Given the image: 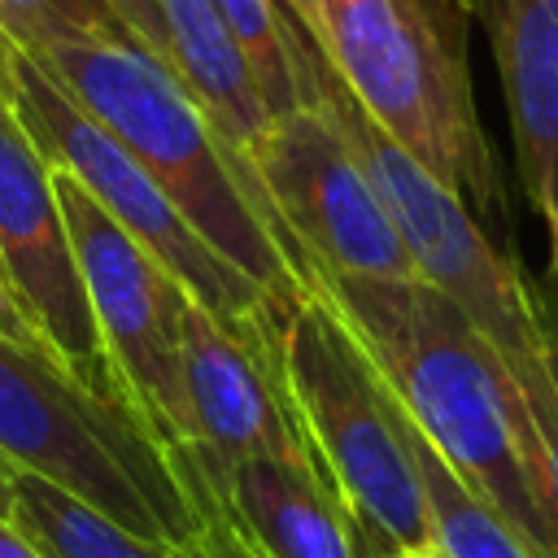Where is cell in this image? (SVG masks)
<instances>
[{"label":"cell","mask_w":558,"mask_h":558,"mask_svg":"<svg viewBox=\"0 0 558 558\" xmlns=\"http://www.w3.org/2000/svg\"><path fill=\"white\" fill-rule=\"evenodd\" d=\"M388 379L414 432L536 554L558 558V514L541 445L493 344L427 283H375L305 270Z\"/></svg>","instance_id":"cell-1"},{"label":"cell","mask_w":558,"mask_h":558,"mask_svg":"<svg viewBox=\"0 0 558 558\" xmlns=\"http://www.w3.org/2000/svg\"><path fill=\"white\" fill-rule=\"evenodd\" d=\"M31 57L166 187L205 244L279 310L305 288L248 157L227 144L166 61L131 35L61 39Z\"/></svg>","instance_id":"cell-2"},{"label":"cell","mask_w":558,"mask_h":558,"mask_svg":"<svg viewBox=\"0 0 558 558\" xmlns=\"http://www.w3.org/2000/svg\"><path fill=\"white\" fill-rule=\"evenodd\" d=\"M357 109L471 214H497L501 174L475 109L462 0H279Z\"/></svg>","instance_id":"cell-3"},{"label":"cell","mask_w":558,"mask_h":558,"mask_svg":"<svg viewBox=\"0 0 558 558\" xmlns=\"http://www.w3.org/2000/svg\"><path fill=\"white\" fill-rule=\"evenodd\" d=\"M305 74H310V105H318L349 148L357 153L366 179L375 183L418 283L440 292L501 357L506 375L519 388L536 445L558 427V340L545 318V301L519 275V266L488 240L471 205L440 183L427 166H418L401 144H392L357 100L336 83V74L318 61L305 44Z\"/></svg>","instance_id":"cell-4"},{"label":"cell","mask_w":558,"mask_h":558,"mask_svg":"<svg viewBox=\"0 0 558 558\" xmlns=\"http://www.w3.org/2000/svg\"><path fill=\"white\" fill-rule=\"evenodd\" d=\"M270 366L296 432L344 506L366 558L432 545V506L405 414L340 310L305 279L270 331Z\"/></svg>","instance_id":"cell-5"},{"label":"cell","mask_w":558,"mask_h":558,"mask_svg":"<svg viewBox=\"0 0 558 558\" xmlns=\"http://www.w3.org/2000/svg\"><path fill=\"white\" fill-rule=\"evenodd\" d=\"M0 458L52 480L126 532L183 545L196 514L140 414L87 388L57 353L0 336Z\"/></svg>","instance_id":"cell-6"},{"label":"cell","mask_w":558,"mask_h":558,"mask_svg":"<svg viewBox=\"0 0 558 558\" xmlns=\"http://www.w3.org/2000/svg\"><path fill=\"white\" fill-rule=\"evenodd\" d=\"M0 87L39 144L52 170H65L140 248H148L183 292L209 310L231 336H240L253 353L270 362V331L279 305L240 275L227 257H218L205 235L179 214L166 187L87 113L70 100V92L22 48L0 39Z\"/></svg>","instance_id":"cell-7"},{"label":"cell","mask_w":558,"mask_h":558,"mask_svg":"<svg viewBox=\"0 0 558 558\" xmlns=\"http://www.w3.org/2000/svg\"><path fill=\"white\" fill-rule=\"evenodd\" d=\"M248 166L301 279L305 270L375 283L418 279L357 153L318 105L270 118Z\"/></svg>","instance_id":"cell-8"},{"label":"cell","mask_w":558,"mask_h":558,"mask_svg":"<svg viewBox=\"0 0 558 558\" xmlns=\"http://www.w3.org/2000/svg\"><path fill=\"white\" fill-rule=\"evenodd\" d=\"M52 187L105 357L126 405L161 440V449L187 445L192 414L179 362V314L187 305L183 283L148 248H140L65 170H52Z\"/></svg>","instance_id":"cell-9"},{"label":"cell","mask_w":558,"mask_h":558,"mask_svg":"<svg viewBox=\"0 0 558 558\" xmlns=\"http://www.w3.org/2000/svg\"><path fill=\"white\" fill-rule=\"evenodd\" d=\"M0 270L52 344V353L96 392L126 405L113 366L105 357L87 288L70 248V231L57 205L52 166L44 161L39 144L13 113L0 87Z\"/></svg>","instance_id":"cell-10"},{"label":"cell","mask_w":558,"mask_h":558,"mask_svg":"<svg viewBox=\"0 0 558 558\" xmlns=\"http://www.w3.org/2000/svg\"><path fill=\"white\" fill-rule=\"evenodd\" d=\"M488 35L514 140V170L545 222V318L558 340V0H462Z\"/></svg>","instance_id":"cell-11"},{"label":"cell","mask_w":558,"mask_h":558,"mask_svg":"<svg viewBox=\"0 0 558 558\" xmlns=\"http://www.w3.org/2000/svg\"><path fill=\"white\" fill-rule=\"evenodd\" d=\"M179 362L192 414V445H201L214 462L275 458L318 475L288 410V397L275 379V366L240 336H231L192 296L179 314Z\"/></svg>","instance_id":"cell-12"},{"label":"cell","mask_w":558,"mask_h":558,"mask_svg":"<svg viewBox=\"0 0 558 558\" xmlns=\"http://www.w3.org/2000/svg\"><path fill=\"white\" fill-rule=\"evenodd\" d=\"M192 458L235 523V532L266 558H366L344 506L336 493L305 466L275 458H240L214 462L201 445Z\"/></svg>","instance_id":"cell-13"},{"label":"cell","mask_w":558,"mask_h":558,"mask_svg":"<svg viewBox=\"0 0 558 558\" xmlns=\"http://www.w3.org/2000/svg\"><path fill=\"white\" fill-rule=\"evenodd\" d=\"M9 519L44 558H174V545L126 532L96 506L78 501L74 493L31 471L13 475Z\"/></svg>","instance_id":"cell-14"},{"label":"cell","mask_w":558,"mask_h":558,"mask_svg":"<svg viewBox=\"0 0 558 558\" xmlns=\"http://www.w3.org/2000/svg\"><path fill=\"white\" fill-rule=\"evenodd\" d=\"M222 22L231 26L253 83L266 100V113L279 118L296 105H310V74H305V39L283 13L279 0H214Z\"/></svg>","instance_id":"cell-15"},{"label":"cell","mask_w":558,"mask_h":558,"mask_svg":"<svg viewBox=\"0 0 558 558\" xmlns=\"http://www.w3.org/2000/svg\"><path fill=\"white\" fill-rule=\"evenodd\" d=\"M401 414H405V410H401ZM405 432H410V449H414V462H418V475H423V488H427L436 545H440L449 558H536V554L506 527V519H501L493 506H484V501L445 466V458L414 432L410 418H405Z\"/></svg>","instance_id":"cell-16"},{"label":"cell","mask_w":558,"mask_h":558,"mask_svg":"<svg viewBox=\"0 0 558 558\" xmlns=\"http://www.w3.org/2000/svg\"><path fill=\"white\" fill-rule=\"evenodd\" d=\"M131 35L109 0H0V39L39 52L61 39Z\"/></svg>","instance_id":"cell-17"},{"label":"cell","mask_w":558,"mask_h":558,"mask_svg":"<svg viewBox=\"0 0 558 558\" xmlns=\"http://www.w3.org/2000/svg\"><path fill=\"white\" fill-rule=\"evenodd\" d=\"M166 458H170V466L183 484V497H187L192 514H196V527L183 545H174V558H266L235 532V523L214 501V493H209V484H205V475L192 458V440L187 445H166Z\"/></svg>","instance_id":"cell-18"},{"label":"cell","mask_w":558,"mask_h":558,"mask_svg":"<svg viewBox=\"0 0 558 558\" xmlns=\"http://www.w3.org/2000/svg\"><path fill=\"white\" fill-rule=\"evenodd\" d=\"M122 17V26L131 31L135 44H144L157 61H166V39H161V17H157V4L153 0H109Z\"/></svg>","instance_id":"cell-19"},{"label":"cell","mask_w":558,"mask_h":558,"mask_svg":"<svg viewBox=\"0 0 558 558\" xmlns=\"http://www.w3.org/2000/svg\"><path fill=\"white\" fill-rule=\"evenodd\" d=\"M0 336H9V340H17V344H31V349H48V353H52V344L39 336V327L31 323V314L22 310V301L13 296V288H9L4 270H0Z\"/></svg>","instance_id":"cell-20"},{"label":"cell","mask_w":558,"mask_h":558,"mask_svg":"<svg viewBox=\"0 0 558 558\" xmlns=\"http://www.w3.org/2000/svg\"><path fill=\"white\" fill-rule=\"evenodd\" d=\"M554 371H558V357H554ZM541 471H545V493H549V506L558 514V427L541 440Z\"/></svg>","instance_id":"cell-21"},{"label":"cell","mask_w":558,"mask_h":558,"mask_svg":"<svg viewBox=\"0 0 558 558\" xmlns=\"http://www.w3.org/2000/svg\"><path fill=\"white\" fill-rule=\"evenodd\" d=\"M0 558H44L22 532L13 519H0Z\"/></svg>","instance_id":"cell-22"},{"label":"cell","mask_w":558,"mask_h":558,"mask_svg":"<svg viewBox=\"0 0 558 558\" xmlns=\"http://www.w3.org/2000/svg\"><path fill=\"white\" fill-rule=\"evenodd\" d=\"M13 475H17V466L0 458V519H9V510H13Z\"/></svg>","instance_id":"cell-23"},{"label":"cell","mask_w":558,"mask_h":558,"mask_svg":"<svg viewBox=\"0 0 558 558\" xmlns=\"http://www.w3.org/2000/svg\"><path fill=\"white\" fill-rule=\"evenodd\" d=\"M384 558H449V554L432 541V545H405V549H392V554H384Z\"/></svg>","instance_id":"cell-24"}]
</instances>
